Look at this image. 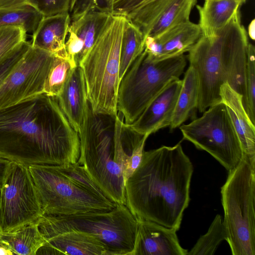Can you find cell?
Returning a JSON list of instances; mask_svg holds the SVG:
<instances>
[{"mask_svg": "<svg viewBox=\"0 0 255 255\" xmlns=\"http://www.w3.org/2000/svg\"><path fill=\"white\" fill-rule=\"evenodd\" d=\"M144 38L141 31L127 18L121 43L120 82L132 63L143 51Z\"/></svg>", "mask_w": 255, "mask_h": 255, "instance_id": "25", "label": "cell"}, {"mask_svg": "<svg viewBox=\"0 0 255 255\" xmlns=\"http://www.w3.org/2000/svg\"><path fill=\"white\" fill-rule=\"evenodd\" d=\"M112 0H76L70 12L71 18L78 16L90 10L111 13Z\"/></svg>", "mask_w": 255, "mask_h": 255, "instance_id": "32", "label": "cell"}, {"mask_svg": "<svg viewBox=\"0 0 255 255\" xmlns=\"http://www.w3.org/2000/svg\"><path fill=\"white\" fill-rule=\"evenodd\" d=\"M13 255V254L8 249L0 245V255Z\"/></svg>", "mask_w": 255, "mask_h": 255, "instance_id": "39", "label": "cell"}, {"mask_svg": "<svg viewBox=\"0 0 255 255\" xmlns=\"http://www.w3.org/2000/svg\"><path fill=\"white\" fill-rule=\"evenodd\" d=\"M1 233V227H0V234Z\"/></svg>", "mask_w": 255, "mask_h": 255, "instance_id": "42", "label": "cell"}, {"mask_svg": "<svg viewBox=\"0 0 255 255\" xmlns=\"http://www.w3.org/2000/svg\"><path fill=\"white\" fill-rule=\"evenodd\" d=\"M75 67L70 60L54 55L44 83L43 93L54 97L59 96L71 70Z\"/></svg>", "mask_w": 255, "mask_h": 255, "instance_id": "28", "label": "cell"}, {"mask_svg": "<svg viewBox=\"0 0 255 255\" xmlns=\"http://www.w3.org/2000/svg\"><path fill=\"white\" fill-rule=\"evenodd\" d=\"M186 64L184 54L154 61L143 50L119 83L117 108L125 124L135 122L169 82L179 78Z\"/></svg>", "mask_w": 255, "mask_h": 255, "instance_id": "8", "label": "cell"}, {"mask_svg": "<svg viewBox=\"0 0 255 255\" xmlns=\"http://www.w3.org/2000/svg\"><path fill=\"white\" fill-rule=\"evenodd\" d=\"M248 35L239 9L228 23L215 34L201 35L188 51L189 66L199 82L197 110L203 113L221 102L220 90L227 83L245 97Z\"/></svg>", "mask_w": 255, "mask_h": 255, "instance_id": "4", "label": "cell"}, {"mask_svg": "<svg viewBox=\"0 0 255 255\" xmlns=\"http://www.w3.org/2000/svg\"><path fill=\"white\" fill-rule=\"evenodd\" d=\"M182 83L180 78L169 82L135 122L126 125L138 134L149 135L169 127Z\"/></svg>", "mask_w": 255, "mask_h": 255, "instance_id": "16", "label": "cell"}, {"mask_svg": "<svg viewBox=\"0 0 255 255\" xmlns=\"http://www.w3.org/2000/svg\"><path fill=\"white\" fill-rule=\"evenodd\" d=\"M151 0H112L111 13L126 17Z\"/></svg>", "mask_w": 255, "mask_h": 255, "instance_id": "33", "label": "cell"}, {"mask_svg": "<svg viewBox=\"0 0 255 255\" xmlns=\"http://www.w3.org/2000/svg\"><path fill=\"white\" fill-rule=\"evenodd\" d=\"M201 35L198 24L189 20L157 36H145L144 51L147 57L154 61L177 57L188 52Z\"/></svg>", "mask_w": 255, "mask_h": 255, "instance_id": "14", "label": "cell"}, {"mask_svg": "<svg viewBox=\"0 0 255 255\" xmlns=\"http://www.w3.org/2000/svg\"><path fill=\"white\" fill-rule=\"evenodd\" d=\"M196 6L202 34L210 36L224 27L241 5L236 0H208L205 1L203 5Z\"/></svg>", "mask_w": 255, "mask_h": 255, "instance_id": "22", "label": "cell"}, {"mask_svg": "<svg viewBox=\"0 0 255 255\" xmlns=\"http://www.w3.org/2000/svg\"><path fill=\"white\" fill-rule=\"evenodd\" d=\"M248 35L253 40H255V19H253L250 23L248 28Z\"/></svg>", "mask_w": 255, "mask_h": 255, "instance_id": "38", "label": "cell"}, {"mask_svg": "<svg viewBox=\"0 0 255 255\" xmlns=\"http://www.w3.org/2000/svg\"><path fill=\"white\" fill-rule=\"evenodd\" d=\"M11 161L0 157V187L2 185Z\"/></svg>", "mask_w": 255, "mask_h": 255, "instance_id": "37", "label": "cell"}, {"mask_svg": "<svg viewBox=\"0 0 255 255\" xmlns=\"http://www.w3.org/2000/svg\"></svg>", "mask_w": 255, "mask_h": 255, "instance_id": "43", "label": "cell"}, {"mask_svg": "<svg viewBox=\"0 0 255 255\" xmlns=\"http://www.w3.org/2000/svg\"><path fill=\"white\" fill-rule=\"evenodd\" d=\"M30 46V42L26 40L23 42L11 57L0 68V86L10 73Z\"/></svg>", "mask_w": 255, "mask_h": 255, "instance_id": "34", "label": "cell"}, {"mask_svg": "<svg viewBox=\"0 0 255 255\" xmlns=\"http://www.w3.org/2000/svg\"><path fill=\"white\" fill-rule=\"evenodd\" d=\"M43 215L69 216L109 212L118 204L80 184L66 164L28 166Z\"/></svg>", "mask_w": 255, "mask_h": 255, "instance_id": "9", "label": "cell"}, {"mask_svg": "<svg viewBox=\"0 0 255 255\" xmlns=\"http://www.w3.org/2000/svg\"><path fill=\"white\" fill-rule=\"evenodd\" d=\"M148 136V134L144 135L134 149L124 171L125 183L139 165L142 159L145 141Z\"/></svg>", "mask_w": 255, "mask_h": 255, "instance_id": "35", "label": "cell"}, {"mask_svg": "<svg viewBox=\"0 0 255 255\" xmlns=\"http://www.w3.org/2000/svg\"><path fill=\"white\" fill-rule=\"evenodd\" d=\"M71 0H28L30 5L43 17L70 13Z\"/></svg>", "mask_w": 255, "mask_h": 255, "instance_id": "31", "label": "cell"}, {"mask_svg": "<svg viewBox=\"0 0 255 255\" xmlns=\"http://www.w3.org/2000/svg\"><path fill=\"white\" fill-rule=\"evenodd\" d=\"M38 222L39 231L45 239L70 231L85 232L103 242L110 255H130L138 227L137 219L123 204H117L106 212L58 216L43 215Z\"/></svg>", "mask_w": 255, "mask_h": 255, "instance_id": "7", "label": "cell"}, {"mask_svg": "<svg viewBox=\"0 0 255 255\" xmlns=\"http://www.w3.org/2000/svg\"><path fill=\"white\" fill-rule=\"evenodd\" d=\"M43 16L29 4L10 8H0V27L7 25L22 26L33 33Z\"/></svg>", "mask_w": 255, "mask_h": 255, "instance_id": "26", "label": "cell"}, {"mask_svg": "<svg viewBox=\"0 0 255 255\" xmlns=\"http://www.w3.org/2000/svg\"><path fill=\"white\" fill-rule=\"evenodd\" d=\"M134 248L130 255H187L176 232L157 223L138 219Z\"/></svg>", "mask_w": 255, "mask_h": 255, "instance_id": "17", "label": "cell"}, {"mask_svg": "<svg viewBox=\"0 0 255 255\" xmlns=\"http://www.w3.org/2000/svg\"><path fill=\"white\" fill-rule=\"evenodd\" d=\"M243 105L251 120L255 125V48L250 42L248 46Z\"/></svg>", "mask_w": 255, "mask_h": 255, "instance_id": "30", "label": "cell"}, {"mask_svg": "<svg viewBox=\"0 0 255 255\" xmlns=\"http://www.w3.org/2000/svg\"><path fill=\"white\" fill-rule=\"evenodd\" d=\"M221 102L226 106L240 139L243 153L255 158V127L248 116L243 102V96L228 83L220 90Z\"/></svg>", "mask_w": 255, "mask_h": 255, "instance_id": "20", "label": "cell"}, {"mask_svg": "<svg viewBox=\"0 0 255 255\" xmlns=\"http://www.w3.org/2000/svg\"><path fill=\"white\" fill-rule=\"evenodd\" d=\"M227 239V234L222 217L217 214L208 231L200 236L187 255H213L222 242Z\"/></svg>", "mask_w": 255, "mask_h": 255, "instance_id": "27", "label": "cell"}, {"mask_svg": "<svg viewBox=\"0 0 255 255\" xmlns=\"http://www.w3.org/2000/svg\"><path fill=\"white\" fill-rule=\"evenodd\" d=\"M223 223L233 255H255V158L243 153L221 187Z\"/></svg>", "mask_w": 255, "mask_h": 255, "instance_id": "6", "label": "cell"}, {"mask_svg": "<svg viewBox=\"0 0 255 255\" xmlns=\"http://www.w3.org/2000/svg\"><path fill=\"white\" fill-rule=\"evenodd\" d=\"M197 0H151L126 18L146 36H157L189 20Z\"/></svg>", "mask_w": 255, "mask_h": 255, "instance_id": "13", "label": "cell"}, {"mask_svg": "<svg viewBox=\"0 0 255 255\" xmlns=\"http://www.w3.org/2000/svg\"><path fill=\"white\" fill-rule=\"evenodd\" d=\"M56 98L70 125L78 133L88 102L85 78L79 66L71 70L62 92Z\"/></svg>", "mask_w": 255, "mask_h": 255, "instance_id": "19", "label": "cell"}, {"mask_svg": "<svg viewBox=\"0 0 255 255\" xmlns=\"http://www.w3.org/2000/svg\"><path fill=\"white\" fill-rule=\"evenodd\" d=\"M127 18L109 15L94 44L80 61L93 111L116 117L121 43Z\"/></svg>", "mask_w": 255, "mask_h": 255, "instance_id": "5", "label": "cell"}, {"mask_svg": "<svg viewBox=\"0 0 255 255\" xmlns=\"http://www.w3.org/2000/svg\"><path fill=\"white\" fill-rule=\"evenodd\" d=\"M110 13L90 10L71 18L65 49L74 66H78L94 44Z\"/></svg>", "mask_w": 255, "mask_h": 255, "instance_id": "15", "label": "cell"}, {"mask_svg": "<svg viewBox=\"0 0 255 255\" xmlns=\"http://www.w3.org/2000/svg\"><path fill=\"white\" fill-rule=\"evenodd\" d=\"M54 57L31 45L0 86V110L43 93Z\"/></svg>", "mask_w": 255, "mask_h": 255, "instance_id": "12", "label": "cell"}, {"mask_svg": "<svg viewBox=\"0 0 255 255\" xmlns=\"http://www.w3.org/2000/svg\"><path fill=\"white\" fill-rule=\"evenodd\" d=\"M193 172L180 142L144 151L139 165L125 182L126 205L137 219L177 231L190 200Z\"/></svg>", "mask_w": 255, "mask_h": 255, "instance_id": "2", "label": "cell"}, {"mask_svg": "<svg viewBox=\"0 0 255 255\" xmlns=\"http://www.w3.org/2000/svg\"><path fill=\"white\" fill-rule=\"evenodd\" d=\"M45 240L36 255H110L103 242L83 232L67 231Z\"/></svg>", "mask_w": 255, "mask_h": 255, "instance_id": "18", "label": "cell"}, {"mask_svg": "<svg viewBox=\"0 0 255 255\" xmlns=\"http://www.w3.org/2000/svg\"><path fill=\"white\" fill-rule=\"evenodd\" d=\"M76 0H71V9L70 10L72 9V7H73L75 2H76Z\"/></svg>", "mask_w": 255, "mask_h": 255, "instance_id": "40", "label": "cell"}, {"mask_svg": "<svg viewBox=\"0 0 255 255\" xmlns=\"http://www.w3.org/2000/svg\"><path fill=\"white\" fill-rule=\"evenodd\" d=\"M203 113L179 127L183 139L209 153L229 171L238 164L244 153L227 108L221 102Z\"/></svg>", "mask_w": 255, "mask_h": 255, "instance_id": "10", "label": "cell"}, {"mask_svg": "<svg viewBox=\"0 0 255 255\" xmlns=\"http://www.w3.org/2000/svg\"><path fill=\"white\" fill-rule=\"evenodd\" d=\"M182 81L181 88L169 126L171 130L182 125L193 111L197 109L199 82L197 73L192 66H189Z\"/></svg>", "mask_w": 255, "mask_h": 255, "instance_id": "24", "label": "cell"}, {"mask_svg": "<svg viewBox=\"0 0 255 255\" xmlns=\"http://www.w3.org/2000/svg\"><path fill=\"white\" fill-rule=\"evenodd\" d=\"M70 22V13L43 17L32 34L31 46L69 60L65 42Z\"/></svg>", "mask_w": 255, "mask_h": 255, "instance_id": "21", "label": "cell"}, {"mask_svg": "<svg viewBox=\"0 0 255 255\" xmlns=\"http://www.w3.org/2000/svg\"><path fill=\"white\" fill-rule=\"evenodd\" d=\"M43 215L28 166L11 161L0 187L1 233L15 230Z\"/></svg>", "mask_w": 255, "mask_h": 255, "instance_id": "11", "label": "cell"}, {"mask_svg": "<svg viewBox=\"0 0 255 255\" xmlns=\"http://www.w3.org/2000/svg\"><path fill=\"white\" fill-rule=\"evenodd\" d=\"M28 1V0H0V8L17 7L27 4Z\"/></svg>", "mask_w": 255, "mask_h": 255, "instance_id": "36", "label": "cell"}, {"mask_svg": "<svg viewBox=\"0 0 255 255\" xmlns=\"http://www.w3.org/2000/svg\"><path fill=\"white\" fill-rule=\"evenodd\" d=\"M94 113L88 102L78 132L83 166L106 196L126 204L124 171L131 154L144 135L131 130L124 117Z\"/></svg>", "mask_w": 255, "mask_h": 255, "instance_id": "3", "label": "cell"}, {"mask_svg": "<svg viewBox=\"0 0 255 255\" xmlns=\"http://www.w3.org/2000/svg\"><path fill=\"white\" fill-rule=\"evenodd\" d=\"M80 138L56 97L44 93L0 110V157L27 166L76 163Z\"/></svg>", "mask_w": 255, "mask_h": 255, "instance_id": "1", "label": "cell"}, {"mask_svg": "<svg viewBox=\"0 0 255 255\" xmlns=\"http://www.w3.org/2000/svg\"><path fill=\"white\" fill-rule=\"evenodd\" d=\"M39 219L15 230L0 234V245L13 255H36L46 242L38 228Z\"/></svg>", "mask_w": 255, "mask_h": 255, "instance_id": "23", "label": "cell"}, {"mask_svg": "<svg viewBox=\"0 0 255 255\" xmlns=\"http://www.w3.org/2000/svg\"><path fill=\"white\" fill-rule=\"evenodd\" d=\"M240 2L241 5H242L243 4H244L247 0H236Z\"/></svg>", "mask_w": 255, "mask_h": 255, "instance_id": "41", "label": "cell"}, {"mask_svg": "<svg viewBox=\"0 0 255 255\" xmlns=\"http://www.w3.org/2000/svg\"><path fill=\"white\" fill-rule=\"evenodd\" d=\"M26 33L25 29L20 25L0 27V68L26 41Z\"/></svg>", "mask_w": 255, "mask_h": 255, "instance_id": "29", "label": "cell"}]
</instances>
